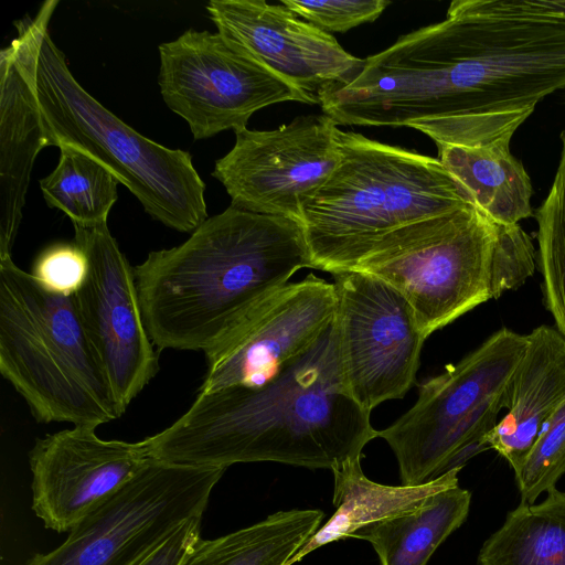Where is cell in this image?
Instances as JSON below:
<instances>
[{"instance_id":"obj_1","label":"cell","mask_w":565,"mask_h":565,"mask_svg":"<svg viewBox=\"0 0 565 565\" xmlns=\"http://www.w3.org/2000/svg\"><path fill=\"white\" fill-rule=\"evenodd\" d=\"M340 89L352 126L409 127L436 145L511 140L565 87V0H456Z\"/></svg>"},{"instance_id":"obj_2","label":"cell","mask_w":565,"mask_h":565,"mask_svg":"<svg viewBox=\"0 0 565 565\" xmlns=\"http://www.w3.org/2000/svg\"><path fill=\"white\" fill-rule=\"evenodd\" d=\"M370 415L343 385L333 319L266 383L198 393L181 417L143 443L151 458L173 465L274 461L332 471L361 458L377 437Z\"/></svg>"},{"instance_id":"obj_3","label":"cell","mask_w":565,"mask_h":565,"mask_svg":"<svg viewBox=\"0 0 565 565\" xmlns=\"http://www.w3.org/2000/svg\"><path fill=\"white\" fill-rule=\"evenodd\" d=\"M305 267L312 263L301 222L230 205L134 273L154 347L206 353Z\"/></svg>"},{"instance_id":"obj_4","label":"cell","mask_w":565,"mask_h":565,"mask_svg":"<svg viewBox=\"0 0 565 565\" xmlns=\"http://www.w3.org/2000/svg\"><path fill=\"white\" fill-rule=\"evenodd\" d=\"M57 0L14 22L25 46L45 147L72 146L103 163L146 213L182 233L206 218L205 183L190 152L167 148L128 126L75 79L49 23Z\"/></svg>"},{"instance_id":"obj_5","label":"cell","mask_w":565,"mask_h":565,"mask_svg":"<svg viewBox=\"0 0 565 565\" xmlns=\"http://www.w3.org/2000/svg\"><path fill=\"white\" fill-rule=\"evenodd\" d=\"M0 372L39 423L99 425L119 407L75 296L50 290L0 258Z\"/></svg>"},{"instance_id":"obj_6","label":"cell","mask_w":565,"mask_h":565,"mask_svg":"<svg viewBox=\"0 0 565 565\" xmlns=\"http://www.w3.org/2000/svg\"><path fill=\"white\" fill-rule=\"evenodd\" d=\"M337 137V168L301 206L315 269L376 236L471 203L438 158L339 128Z\"/></svg>"},{"instance_id":"obj_7","label":"cell","mask_w":565,"mask_h":565,"mask_svg":"<svg viewBox=\"0 0 565 565\" xmlns=\"http://www.w3.org/2000/svg\"><path fill=\"white\" fill-rule=\"evenodd\" d=\"M495 224L473 204L376 236L318 269L376 277L409 303L427 339L491 299Z\"/></svg>"},{"instance_id":"obj_8","label":"cell","mask_w":565,"mask_h":565,"mask_svg":"<svg viewBox=\"0 0 565 565\" xmlns=\"http://www.w3.org/2000/svg\"><path fill=\"white\" fill-rule=\"evenodd\" d=\"M527 337L502 328L456 364L420 383L414 405L379 430L403 484L430 481L484 450L482 438L508 407L512 374Z\"/></svg>"},{"instance_id":"obj_9","label":"cell","mask_w":565,"mask_h":565,"mask_svg":"<svg viewBox=\"0 0 565 565\" xmlns=\"http://www.w3.org/2000/svg\"><path fill=\"white\" fill-rule=\"evenodd\" d=\"M226 468L151 458L113 498L70 531L55 550L24 565H138L183 522L203 515Z\"/></svg>"},{"instance_id":"obj_10","label":"cell","mask_w":565,"mask_h":565,"mask_svg":"<svg viewBox=\"0 0 565 565\" xmlns=\"http://www.w3.org/2000/svg\"><path fill=\"white\" fill-rule=\"evenodd\" d=\"M158 51L162 99L195 140L246 128L252 115L274 104H317L218 32L189 29Z\"/></svg>"},{"instance_id":"obj_11","label":"cell","mask_w":565,"mask_h":565,"mask_svg":"<svg viewBox=\"0 0 565 565\" xmlns=\"http://www.w3.org/2000/svg\"><path fill=\"white\" fill-rule=\"evenodd\" d=\"M332 276L341 377L348 394L371 413L415 384L426 338L407 300L385 281L356 271Z\"/></svg>"},{"instance_id":"obj_12","label":"cell","mask_w":565,"mask_h":565,"mask_svg":"<svg viewBox=\"0 0 565 565\" xmlns=\"http://www.w3.org/2000/svg\"><path fill=\"white\" fill-rule=\"evenodd\" d=\"M337 130L326 114L299 116L273 130L243 128L212 175L224 185L231 205L301 222L302 203L340 161Z\"/></svg>"},{"instance_id":"obj_13","label":"cell","mask_w":565,"mask_h":565,"mask_svg":"<svg viewBox=\"0 0 565 565\" xmlns=\"http://www.w3.org/2000/svg\"><path fill=\"white\" fill-rule=\"evenodd\" d=\"M74 226V244L87 273L74 294L87 335L116 401L125 413L159 371V354L146 329L134 267L107 223Z\"/></svg>"},{"instance_id":"obj_14","label":"cell","mask_w":565,"mask_h":565,"mask_svg":"<svg viewBox=\"0 0 565 565\" xmlns=\"http://www.w3.org/2000/svg\"><path fill=\"white\" fill-rule=\"evenodd\" d=\"M335 309L334 285L313 274L274 290L204 353L207 369L198 393L266 383L312 347Z\"/></svg>"},{"instance_id":"obj_15","label":"cell","mask_w":565,"mask_h":565,"mask_svg":"<svg viewBox=\"0 0 565 565\" xmlns=\"http://www.w3.org/2000/svg\"><path fill=\"white\" fill-rule=\"evenodd\" d=\"M95 429L73 426L49 434L29 454L32 509L47 529L70 532L151 460L143 440H105Z\"/></svg>"},{"instance_id":"obj_16","label":"cell","mask_w":565,"mask_h":565,"mask_svg":"<svg viewBox=\"0 0 565 565\" xmlns=\"http://www.w3.org/2000/svg\"><path fill=\"white\" fill-rule=\"evenodd\" d=\"M206 11L218 33L318 105L319 93L350 82L365 64L282 3L211 0Z\"/></svg>"},{"instance_id":"obj_17","label":"cell","mask_w":565,"mask_h":565,"mask_svg":"<svg viewBox=\"0 0 565 565\" xmlns=\"http://www.w3.org/2000/svg\"><path fill=\"white\" fill-rule=\"evenodd\" d=\"M44 148L25 46L18 34L0 52V258L11 256L32 168Z\"/></svg>"},{"instance_id":"obj_18","label":"cell","mask_w":565,"mask_h":565,"mask_svg":"<svg viewBox=\"0 0 565 565\" xmlns=\"http://www.w3.org/2000/svg\"><path fill=\"white\" fill-rule=\"evenodd\" d=\"M508 390V413L481 440L520 469L544 425L565 399V339L551 326L531 331Z\"/></svg>"},{"instance_id":"obj_19","label":"cell","mask_w":565,"mask_h":565,"mask_svg":"<svg viewBox=\"0 0 565 565\" xmlns=\"http://www.w3.org/2000/svg\"><path fill=\"white\" fill-rule=\"evenodd\" d=\"M454 468L417 486H387L370 480L361 468V458L333 469V515L289 559L294 565L318 547L351 537L356 531L388 519L413 513L437 493L458 486Z\"/></svg>"},{"instance_id":"obj_20","label":"cell","mask_w":565,"mask_h":565,"mask_svg":"<svg viewBox=\"0 0 565 565\" xmlns=\"http://www.w3.org/2000/svg\"><path fill=\"white\" fill-rule=\"evenodd\" d=\"M511 140L478 146L438 143V159L469 201L495 224L532 215V183L510 151Z\"/></svg>"},{"instance_id":"obj_21","label":"cell","mask_w":565,"mask_h":565,"mask_svg":"<svg viewBox=\"0 0 565 565\" xmlns=\"http://www.w3.org/2000/svg\"><path fill=\"white\" fill-rule=\"evenodd\" d=\"M323 516L318 509L275 512L224 536L199 539L181 565H287Z\"/></svg>"},{"instance_id":"obj_22","label":"cell","mask_w":565,"mask_h":565,"mask_svg":"<svg viewBox=\"0 0 565 565\" xmlns=\"http://www.w3.org/2000/svg\"><path fill=\"white\" fill-rule=\"evenodd\" d=\"M470 491L459 486L435 494L422 509L367 525L351 535L367 541L382 565H426L467 519Z\"/></svg>"},{"instance_id":"obj_23","label":"cell","mask_w":565,"mask_h":565,"mask_svg":"<svg viewBox=\"0 0 565 565\" xmlns=\"http://www.w3.org/2000/svg\"><path fill=\"white\" fill-rule=\"evenodd\" d=\"M521 502L482 545L478 565H565V491Z\"/></svg>"},{"instance_id":"obj_24","label":"cell","mask_w":565,"mask_h":565,"mask_svg":"<svg viewBox=\"0 0 565 565\" xmlns=\"http://www.w3.org/2000/svg\"><path fill=\"white\" fill-rule=\"evenodd\" d=\"M119 181L103 163L72 146L60 147L56 168L40 180L42 195L50 207L64 212L73 225L107 223L118 199Z\"/></svg>"},{"instance_id":"obj_25","label":"cell","mask_w":565,"mask_h":565,"mask_svg":"<svg viewBox=\"0 0 565 565\" xmlns=\"http://www.w3.org/2000/svg\"><path fill=\"white\" fill-rule=\"evenodd\" d=\"M543 294L556 330L565 339V132L557 170L546 199L536 211Z\"/></svg>"},{"instance_id":"obj_26","label":"cell","mask_w":565,"mask_h":565,"mask_svg":"<svg viewBox=\"0 0 565 565\" xmlns=\"http://www.w3.org/2000/svg\"><path fill=\"white\" fill-rule=\"evenodd\" d=\"M565 473V399L548 418L520 469L514 473L521 502L534 503L556 488Z\"/></svg>"},{"instance_id":"obj_27","label":"cell","mask_w":565,"mask_h":565,"mask_svg":"<svg viewBox=\"0 0 565 565\" xmlns=\"http://www.w3.org/2000/svg\"><path fill=\"white\" fill-rule=\"evenodd\" d=\"M535 260L532 239L519 224H495L491 297L499 298L504 291L524 284L534 273Z\"/></svg>"},{"instance_id":"obj_28","label":"cell","mask_w":565,"mask_h":565,"mask_svg":"<svg viewBox=\"0 0 565 565\" xmlns=\"http://www.w3.org/2000/svg\"><path fill=\"white\" fill-rule=\"evenodd\" d=\"M280 3L305 21L327 32L344 33L375 21L391 4L387 0H281Z\"/></svg>"},{"instance_id":"obj_29","label":"cell","mask_w":565,"mask_h":565,"mask_svg":"<svg viewBox=\"0 0 565 565\" xmlns=\"http://www.w3.org/2000/svg\"><path fill=\"white\" fill-rule=\"evenodd\" d=\"M87 273L85 254L75 244H55L36 258L32 275L46 288L63 295H74Z\"/></svg>"},{"instance_id":"obj_30","label":"cell","mask_w":565,"mask_h":565,"mask_svg":"<svg viewBox=\"0 0 565 565\" xmlns=\"http://www.w3.org/2000/svg\"><path fill=\"white\" fill-rule=\"evenodd\" d=\"M201 522L202 515L183 522L138 565H181L200 539Z\"/></svg>"}]
</instances>
